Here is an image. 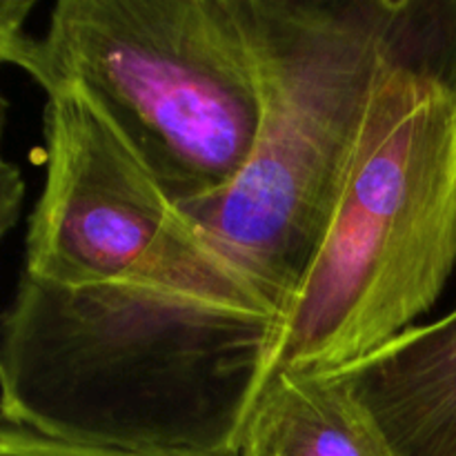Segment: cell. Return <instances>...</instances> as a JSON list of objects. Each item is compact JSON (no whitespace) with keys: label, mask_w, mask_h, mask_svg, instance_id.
I'll use <instances>...</instances> for the list:
<instances>
[{"label":"cell","mask_w":456,"mask_h":456,"mask_svg":"<svg viewBox=\"0 0 456 456\" xmlns=\"http://www.w3.org/2000/svg\"><path fill=\"white\" fill-rule=\"evenodd\" d=\"M405 0H240L261 120L236 181L181 205L283 319L319 249Z\"/></svg>","instance_id":"3"},{"label":"cell","mask_w":456,"mask_h":456,"mask_svg":"<svg viewBox=\"0 0 456 456\" xmlns=\"http://www.w3.org/2000/svg\"><path fill=\"white\" fill-rule=\"evenodd\" d=\"M22 272L58 288L172 281L265 305L76 89L47 94ZM274 314V312H272Z\"/></svg>","instance_id":"5"},{"label":"cell","mask_w":456,"mask_h":456,"mask_svg":"<svg viewBox=\"0 0 456 456\" xmlns=\"http://www.w3.org/2000/svg\"><path fill=\"white\" fill-rule=\"evenodd\" d=\"M18 67L83 94L176 208L227 190L256 142L240 0H61Z\"/></svg>","instance_id":"4"},{"label":"cell","mask_w":456,"mask_h":456,"mask_svg":"<svg viewBox=\"0 0 456 456\" xmlns=\"http://www.w3.org/2000/svg\"><path fill=\"white\" fill-rule=\"evenodd\" d=\"M240 456H390L337 374L281 377L263 392Z\"/></svg>","instance_id":"7"},{"label":"cell","mask_w":456,"mask_h":456,"mask_svg":"<svg viewBox=\"0 0 456 456\" xmlns=\"http://www.w3.org/2000/svg\"><path fill=\"white\" fill-rule=\"evenodd\" d=\"M34 0H0V65H16L29 47L25 25Z\"/></svg>","instance_id":"10"},{"label":"cell","mask_w":456,"mask_h":456,"mask_svg":"<svg viewBox=\"0 0 456 456\" xmlns=\"http://www.w3.org/2000/svg\"><path fill=\"white\" fill-rule=\"evenodd\" d=\"M454 267L456 3L405 0L265 387L377 352L435 307Z\"/></svg>","instance_id":"2"},{"label":"cell","mask_w":456,"mask_h":456,"mask_svg":"<svg viewBox=\"0 0 456 456\" xmlns=\"http://www.w3.org/2000/svg\"><path fill=\"white\" fill-rule=\"evenodd\" d=\"M279 338V316L212 289L20 272L0 314V417L78 444L240 456Z\"/></svg>","instance_id":"1"},{"label":"cell","mask_w":456,"mask_h":456,"mask_svg":"<svg viewBox=\"0 0 456 456\" xmlns=\"http://www.w3.org/2000/svg\"><path fill=\"white\" fill-rule=\"evenodd\" d=\"M0 456H214L194 452H151L58 439L0 417Z\"/></svg>","instance_id":"8"},{"label":"cell","mask_w":456,"mask_h":456,"mask_svg":"<svg viewBox=\"0 0 456 456\" xmlns=\"http://www.w3.org/2000/svg\"><path fill=\"white\" fill-rule=\"evenodd\" d=\"M332 374L390 456H456V307Z\"/></svg>","instance_id":"6"},{"label":"cell","mask_w":456,"mask_h":456,"mask_svg":"<svg viewBox=\"0 0 456 456\" xmlns=\"http://www.w3.org/2000/svg\"><path fill=\"white\" fill-rule=\"evenodd\" d=\"M9 102L0 94V240L16 227L25 200V178L20 167L4 154V134H7Z\"/></svg>","instance_id":"9"}]
</instances>
